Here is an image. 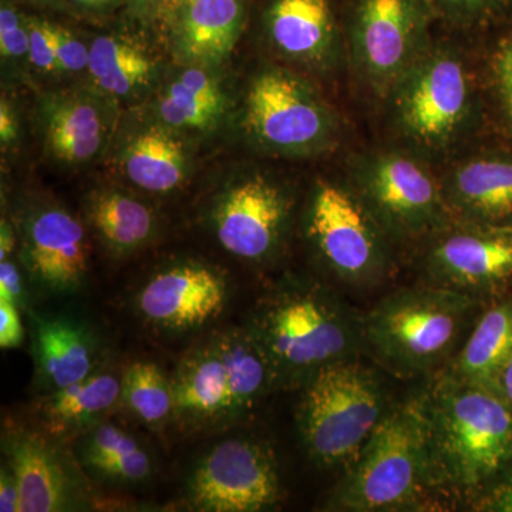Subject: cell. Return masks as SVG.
I'll return each instance as SVG.
<instances>
[{
	"mask_svg": "<svg viewBox=\"0 0 512 512\" xmlns=\"http://www.w3.org/2000/svg\"><path fill=\"white\" fill-rule=\"evenodd\" d=\"M18 136V114L8 100L2 99V103H0V143H2L3 150L13 146L18 140Z\"/></svg>",
	"mask_w": 512,
	"mask_h": 512,
	"instance_id": "ab89813d",
	"label": "cell"
},
{
	"mask_svg": "<svg viewBox=\"0 0 512 512\" xmlns=\"http://www.w3.org/2000/svg\"><path fill=\"white\" fill-rule=\"evenodd\" d=\"M32 328L37 376L47 393L97 372L99 346L82 323L33 315Z\"/></svg>",
	"mask_w": 512,
	"mask_h": 512,
	"instance_id": "cb8c5ba5",
	"label": "cell"
},
{
	"mask_svg": "<svg viewBox=\"0 0 512 512\" xmlns=\"http://www.w3.org/2000/svg\"><path fill=\"white\" fill-rule=\"evenodd\" d=\"M453 221L512 228V144L468 154L440 178Z\"/></svg>",
	"mask_w": 512,
	"mask_h": 512,
	"instance_id": "d6986e66",
	"label": "cell"
},
{
	"mask_svg": "<svg viewBox=\"0 0 512 512\" xmlns=\"http://www.w3.org/2000/svg\"><path fill=\"white\" fill-rule=\"evenodd\" d=\"M407 148L429 160L450 154L480 126L483 87L457 47L433 40L386 99Z\"/></svg>",
	"mask_w": 512,
	"mask_h": 512,
	"instance_id": "3957f363",
	"label": "cell"
},
{
	"mask_svg": "<svg viewBox=\"0 0 512 512\" xmlns=\"http://www.w3.org/2000/svg\"><path fill=\"white\" fill-rule=\"evenodd\" d=\"M3 453L20 485L19 512H62L86 505V488L60 440L40 429L12 427Z\"/></svg>",
	"mask_w": 512,
	"mask_h": 512,
	"instance_id": "ac0fdd59",
	"label": "cell"
},
{
	"mask_svg": "<svg viewBox=\"0 0 512 512\" xmlns=\"http://www.w3.org/2000/svg\"><path fill=\"white\" fill-rule=\"evenodd\" d=\"M430 0H345L343 26L353 63L377 96L387 94L433 42Z\"/></svg>",
	"mask_w": 512,
	"mask_h": 512,
	"instance_id": "8fae6325",
	"label": "cell"
},
{
	"mask_svg": "<svg viewBox=\"0 0 512 512\" xmlns=\"http://www.w3.org/2000/svg\"><path fill=\"white\" fill-rule=\"evenodd\" d=\"M20 485L15 471L8 461H3L0 470V511L19 512Z\"/></svg>",
	"mask_w": 512,
	"mask_h": 512,
	"instance_id": "74e56055",
	"label": "cell"
},
{
	"mask_svg": "<svg viewBox=\"0 0 512 512\" xmlns=\"http://www.w3.org/2000/svg\"><path fill=\"white\" fill-rule=\"evenodd\" d=\"M511 357L512 299H503L478 313L460 348L437 375L493 389Z\"/></svg>",
	"mask_w": 512,
	"mask_h": 512,
	"instance_id": "4316f807",
	"label": "cell"
},
{
	"mask_svg": "<svg viewBox=\"0 0 512 512\" xmlns=\"http://www.w3.org/2000/svg\"><path fill=\"white\" fill-rule=\"evenodd\" d=\"M293 212L291 191L272 175L251 171L229 181L211 207V225L225 251L268 262L285 245Z\"/></svg>",
	"mask_w": 512,
	"mask_h": 512,
	"instance_id": "7c38bea8",
	"label": "cell"
},
{
	"mask_svg": "<svg viewBox=\"0 0 512 512\" xmlns=\"http://www.w3.org/2000/svg\"><path fill=\"white\" fill-rule=\"evenodd\" d=\"M214 72L207 67L178 66L158 90L153 120L181 136L215 130L227 116L229 103Z\"/></svg>",
	"mask_w": 512,
	"mask_h": 512,
	"instance_id": "7402d4cb",
	"label": "cell"
},
{
	"mask_svg": "<svg viewBox=\"0 0 512 512\" xmlns=\"http://www.w3.org/2000/svg\"><path fill=\"white\" fill-rule=\"evenodd\" d=\"M252 0H192L161 26L178 66L217 69L247 28Z\"/></svg>",
	"mask_w": 512,
	"mask_h": 512,
	"instance_id": "44dd1931",
	"label": "cell"
},
{
	"mask_svg": "<svg viewBox=\"0 0 512 512\" xmlns=\"http://www.w3.org/2000/svg\"><path fill=\"white\" fill-rule=\"evenodd\" d=\"M19 306L16 303L0 299V346L2 349L19 348L25 339Z\"/></svg>",
	"mask_w": 512,
	"mask_h": 512,
	"instance_id": "d590c367",
	"label": "cell"
},
{
	"mask_svg": "<svg viewBox=\"0 0 512 512\" xmlns=\"http://www.w3.org/2000/svg\"><path fill=\"white\" fill-rule=\"evenodd\" d=\"M173 421L185 430L234 423L279 387L251 329L214 333L188 350L173 376Z\"/></svg>",
	"mask_w": 512,
	"mask_h": 512,
	"instance_id": "5b68a950",
	"label": "cell"
},
{
	"mask_svg": "<svg viewBox=\"0 0 512 512\" xmlns=\"http://www.w3.org/2000/svg\"><path fill=\"white\" fill-rule=\"evenodd\" d=\"M249 329L279 386L301 387L323 367L365 352L362 315L328 286L299 278L285 279L266 293Z\"/></svg>",
	"mask_w": 512,
	"mask_h": 512,
	"instance_id": "7a4b0ae2",
	"label": "cell"
},
{
	"mask_svg": "<svg viewBox=\"0 0 512 512\" xmlns=\"http://www.w3.org/2000/svg\"><path fill=\"white\" fill-rule=\"evenodd\" d=\"M481 302L430 284L397 289L362 315L365 352L396 375L440 372L466 338Z\"/></svg>",
	"mask_w": 512,
	"mask_h": 512,
	"instance_id": "277c9868",
	"label": "cell"
},
{
	"mask_svg": "<svg viewBox=\"0 0 512 512\" xmlns=\"http://www.w3.org/2000/svg\"><path fill=\"white\" fill-rule=\"evenodd\" d=\"M124 6L126 0H63V10L83 19H106Z\"/></svg>",
	"mask_w": 512,
	"mask_h": 512,
	"instance_id": "8d00e7d4",
	"label": "cell"
},
{
	"mask_svg": "<svg viewBox=\"0 0 512 512\" xmlns=\"http://www.w3.org/2000/svg\"><path fill=\"white\" fill-rule=\"evenodd\" d=\"M113 106L92 87L45 94L37 103L36 121L47 154L67 167L99 157L113 128Z\"/></svg>",
	"mask_w": 512,
	"mask_h": 512,
	"instance_id": "ffe728a7",
	"label": "cell"
},
{
	"mask_svg": "<svg viewBox=\"0 0 512 512\" xmlns=\"http://www.w3.org/2000/svg\"><path fill=\"white\" fill-rule=\"evenodd\" d=\"M426 284L484 301L512 284V228L451 221L427 239Z\"/></svg>",
	"mask_w": 512,
	"mask_h": 512,
	"instance_id": "5bb4252c",
	"label": "cell"
},
{
	"mask_svg": "<svg viewBox=\"0 0 512 512\" xmlns=\"http://www.w3.org/2000/svg\"><path fill=\"white\" fill-rule=\"evenodd\" d=\"M0 55L15 69L30 66L28 10L12 0L0 5Z\"/></svg>",
	"mask_w": 512,
	"mask_h": 512,
	"instance_id": "1f68e13d",
	"label": "cell"
},
{
	"mask_svg": "<svg viewBox=\"0 0 512 512\" xmlns=\"http://www.w3.org/2000/svg\"><path fill=\"white\" fill-rule=\"evenodd\" d=\"M87 224L103 247L117 258L146 248L158 231L153 208L121 188L93 190L84 200Z\"/></svg>",
	"mask_w": 512,
	"mask_h": 512,
	"instance_id": "83f0119b",
	"label": "cell"
},
{
	"mask_svg": "<svg viewBox=\"0 0 512 512\" xmlns=\"http://www.w3.org/2000/svg\"><path fill=\"white\" fill-rule=\"evenodd\" d=\"M490 33L493 39L484 56L481 87L501 138L512 144V22Z\"/></svg>",
	"mask_w": 512,
	"mask_h": 512,
	"instance_id": "f546056e",
	"label": "cell"
},
{
	"mask_svg": "<svg viewBox=\"0 0 512 512\" xmlns=\"http://www.w3.org/2000/svg\"><path fill=\"white\" fill-rule=\"evenodd\" d=\"M481 507L485 511L512 512V478L495 488Z\"/></svg>",
	"mask_w": 512,
	"mask_h": 512,
	"instance_id": "60d3db41",
	"label": "cell"
},
{
	"mask_svg": "<svg viewBox=\"0 0 512 512\" xmlns=\"http://www.w3.org/2000/svg\"><path fill=\"white\" fill-rule=\"evenodd\" d=\"M348 181L393 244L426 242L453 221L440 177L412 151L357 156L349 165Z\"/></svg>",
	"mask_w": 512,
	"mask_h": 512,
	"instance_id": "30bf717a",
	"label": "cell"
},
{
	"mask_svg": "<svg viewBox=\"0 0 512 512\" xmlns=\"http://www.w3.org/2000/svg\"><path fill=\"white\" fill-rule=\"evenodd\" d=\"M228 298V281L220 269L188 259L154 272L138 291L136 303L153 328L190 332L221 316Z\"/></svg>",
	"mask_w": 512,
	"mask_h": 512,
	"instance_id": "e0dca14e",
	"label": "cell"
},
{
	"mask_svg": "<svg viewBox=\"0 0 512 512\" xmlns=\"http://www.w3.org/2000/svg\"><path fill=\"white\" fill-rule=\"evenodd\" d=\"M242 127L256 147L279 157L328 153L340 134L338 116L322 94L281 66H266L252 77Z\"/></svg>",
	"mask_w": 512,
	"mask_h": 512,
	"instance_id": "9c48e42d",
	"label": "cell"
},
{
	"mask_svg": "<svg viewBox=\"0 0 512 512\" xmlns=\"http://www.w3.org/2000/svg\"><path fill=\"white\" fill-rule=\"evenodd\" d=\"M119 164L138 190L164 195L183 187L190 173V156L183 136L156 120L128 134Z\"/></svg>",
	"mask_w": 512,
	"mask_h": 512,
	"instance_id": "603a6c76",
	"label": "cell"
},
{
	"mask_svg": "<svg viewBox=\"0 0 512 512\" xmlns=\"http://www.w3.org/2000/svg\"><path fill=\"white\" fill-rule=\"evenodd\" d=\"M419 403L439 490L474 494L512 461V407L478 384L437 375Z\"/></svg>",
	"mask_w": 512,
	"mask_h": 512,
	"instance_id": "6da1fadb",
	"label": "cell"
},
{
	"mask_svg": "<svg viewBox=\"0 0 512 512\" xmlns=\"http://www.w3.org/2000/svg\"><path fill=\"white\" fill-rule=\"evenodd\" d=\"M439 22L468 33H490L512 22V0H430Z\"/></svg>",
	"mask_w": 512,
	"mask_h": 512,
	"instance_id": "4dcf8cb0",
	"label": "cell"
},
{
	"mask_svg": "<svg viewBox=\"0 0 512 512\" xmlns=\"http://www.w3.org/2000/svg\"><path fill=\"white\" fill-rule=\"evenodd\" d=\"M192 0H164L163 6H161L160 12H158L156 23L154 26L161 28L167 20L173 18L175 13L178 12L183 6L191 3Z\"/></svg>",
	"mask_w": 512,
	"mask_h": 512,
	"instance_id": "7bdbcfd3",
	"label": "cell"
},
{
	"mask_svg": "<svg viewBox=\"0 0 512 512\" xmlns=\"http://www.w3.org/2000/svg\"><path fill=\"white\" fill-rule=\"evenodd\" d=\"M301 387L299 433L322 467H349L392 409L382 379L359 359L323 367Z\"/></svg>",
	"mask_w": 512,
	"mask_h": 512,
	"instance_id": "52a82bcc",
	"label": "cell"
},
{
	"mask_svg": "<svg viewBox=\"0 0 512 512\" xmlns=\"http://www.w3.org/2000/svg\"><path fill=\"white\" fill-rule=\"evenodd\" d=\"M158 73L157 60L136 37L111 32L90 40V87L111 103L143 96L157 82Z\"/></svg>",
	"mask_w": 512,
	"mask_h": 512,
	"instance_id": "484cf974",
	"label": "cell"
},
{
	"mask_svg": "<svg viewBox=\"0 0 512 512\" xmlns=\"http://www.w3.org/2000/svg\"><path fill=\"white\" fill-rule=\"evenodd\" d=\"M56 53L59 73L87 72L90 62V43L73 29L56 22Z\"/></svg>",
	"mask_w": 512,
	"mask_h": 512,
	"instance_id": "836d02e7",
	"label": "cell"
},
{
	"mask_svg": "<svg viewBox=\"0 0 512 512\" xmlns=\"http://www.w3.org/2000/svg\"><path fill=\"white\" fill-rule=\"evenodd\" d=\"M185 497L194 511L271 510L281 498L274 453L247 437L221 441L192 470Z\"/></svg>",
	"mask_w": 512,
	"mask_h": 512,
	"instance_id": "4fadbf2b",
	"label": "cell"
},
{
	"mask_svg": "<svg viewBox=\"0 0 512 512\" xmlns=\"http://www.w3.org/2000/svg\"><path fill=\"white\" fill-rule=\"evenodd\" d=\"M330 494L328 510H420L439 490L417 399L392 407Z\"/></svg>",
	"mask_w": 512,
	"mask_h": 512,
	"instance_id": "8992f818",
	"label": "cell"
},
{
	"mask_svg": "<svg viewBox=\"0 0 512 512\" xmlns=\"http://www.w3.org/2000/svg\"><path fill=\"white\" fill-rule=\"evenodd\" d=\"M30 67L40 74L59 73L56 53V22L40 13L28 12Z\"/></svg>",
	"mask_w": 512,
	"mask_h": 512,
	"instance_id": "d6a6232c",
	"label": "cell"
},
{
	"mask_svg": "<svg viewBox=\"0 0 512 512\" xmlns=\"http://www.w3.org/2000/svg\"><path fill=\"white\" fill-rule=\"evenodd\" d=\"M495 393L501 397L512 407V357L505 363L503 370L495 380L493 389Z\"/></svg>",
	"mask_w": 512,
	"mask_h": 512,
	"instance_id": "b9f144b4",
	"label": "cell"
},
{
	"mask_svg": "<svg viewBox=\"0 0 512 512\" xmlns=\"http://www.w3.org/2000/svg\"><path fill=\"white\" fill-rule=\"evenodd\" d=\"M345 0H261L258 18L279 56L313 73L335 72L343 59Z\"/></svg>",
	"mask_w": 512,
	"mask_h": 512,
	"instance_id": "2e32d148",
	"label": "cell"
},
{
	"mask_svg": "<svg viewBox=\"0 0 512 512\" xmlns=\"http://www.w3.org/2000/svg\"><path fill=\"white\" fill-rule=\"evenodd\" d=\"M16 249L0 252V299L16 303L19 308H25L26 296L25 278L18 262L13 259Z\"/></svg>",
	"mask_w": 512,
	"mask_h": 512,
	"instance_id": "e575fe53",
	"label": "cell"
},
{
	"mask_svg": "<svg viewBox=\"0 0 512 512\" xmlns=\"http://www.w3.org/2000/svg\"><path fill=\"white\" fill-rule=\"evenodd\" d=\"M121 375L97 370L93 375L46 393L36 404L40 430L63 441L96 426L119 406Z\"/></svg>",
	"mask_w": 512,
	"mask_h": 512,
	"instance_id": "d4e9b609",
	"label": "cell"
},
{
	"mask_svg": "<svg viewBox=\"0 0 512 512\" xmlns=\"http://www.w3.org/2000/svg\"><path fill=\"white\" fill-rule=\"evenodd\" d=\"M305 225L320 264L342 284L370 289L393 274V241L349 181L319 180Z\"/></svg>",
	"mask_w": 512,
	"mask_h": 512,
	"instance_id": "ba28073f",
	"label": "cell"
},
{
	"mask_svg": "<svg viewBox=\"0 0 512 512\" xmlns=\"http://www.w3.org/2000/svg\"><path fill=\"white\" fill-rule=\"evenodd\" d=\"M20 264L33 284L50 293L82 288L90 266L83 222L55 202L30 205L16 225Z\"/></svg>",
	"mask_w": 512,
	"mask_h": 512,
	"instance_id": "9a60e30c",
	"label": "cell"
},
{
	"mask_svg": "<svg viewBox=\"0 0 512 512\" xmlns=\"http://www.w3.org/2000/svg\"><path fill=\"white\" fill-rule=\"evenodd\" d=\"M120 404L144 426L163 427L173 421V380L156 363H131L121 373Z\"/></svg>",
	"mask_w": 512,
	"mask_h": 512,
	"instance_id": "f1b7e54d",
	"label": "cell"
},
{
	"mask_svg": "<svg viewBox=\"0 0 512 512\" xmlns=\"http://www.w3.org/2000/svg\"><path fill=\"white\" fill-rule=\"evenodd\" d=\"M22 8L36 10H63V0H12Z\"/></svg>",
	"mask_w": 512,
	"mask_h": 512,
	"instance_id": "ee69618b",
	"label": "cell"
},
{
	"mask_svg": "<svg viewBox=\"0 0 512 512\" xmlns=\"http://www.w3.org/2000/svg\"><path fill=\"white\" fill-rule=\"evenodd\" d=\"M164 0H126L127 18L144 26H154Z\"/></svg>",
	"mask_w": 512,
	"mask_h": 512,
	"instance_id": "f35d334b",
	"label": "cell"
}]
</instances>
